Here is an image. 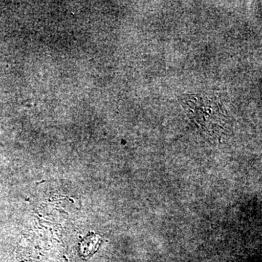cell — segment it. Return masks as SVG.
Here are the masks:
<instances>
[]
</instances>
